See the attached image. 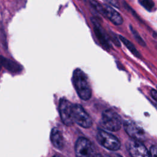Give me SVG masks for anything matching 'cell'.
I'll return each mask as SVG.
<instances>
[{
	"instance_id": "14",
	"label": "cell",
	"mask_w": 157,
	"mask_h": 157,
	"mask_svg": "<svg viewBox=\"0 0 157 157\" xmlns=\"http://www.w3.org/2000/svg\"><path fill=\"white\" fill-rule=\"evenodd\" d=\"M129 29L135 39V40L137 41V42L142 47H145L146 46V43L144 41V40L142 39V37L140 36V35L139 34V33L137 31L136 29H135L132 25H129Z\"/></svg>"
},
{
	"instance_id": "15",
	"label": "cell",
	"mask_w": 157,
	"mask_h": 157,
	"mask_svg": "<svg viewBox=\"0 0 157 157\" xmlns=\"http://www.w3.org/2000/svg\"><path fill=\"white\" fill-rule=\"evenodd\" d=\"M140 4L148 11H152L155 8V3L152 0H140Z\"/></svg>"
},
{
	"instance_id": "3",
	"label": "cell",
	"mask_w": 157,
	"mask_h": 157,
	"mask_svg": "<svg viewBox=\"0 0 157 157\" xmlns=\"http://www.w3.org/2000/svg\"><path fill=\"white\" fill-rule=\"evenodd\" d=\"M96 139L100 145L111 151H117L121 147L120 140L115 136L104 130L98 131Z\"/></svg>"
},
{
	"instance_id": "10",
	"label": "cell",
	"mask_w": 157,
	"mask_h": 157,
	"mask_svg": "<svg viewBox=\"0 0 157 157\" xmlns=\"http://www.w3.org/2000/svg\"><path fill=\"white\" fill-rule=\"evenodd\" d=\"M104 13L103 17H106L115 25H120L123 22L121 15L113 7L107 4H103Z\"/></svg>"
},
{
	"instance_id": "17",
	"label": "cell",
	"mask_w": 157,
	"mask_h": 157,
	"mask_svg": "<svg viewBox=\"0 0 157 157\" xmlns=\"http://www.w3.org/2000/svg\"><path fill=\"white\" fill-rule=\"evenodd\" d=\"M150 157H157V147L152 146L150 150Z\"/></svg>"
},
{
	"instance_id": "4",
	"label": "cell",
	"mask_w": 157,
	"mask_h": 157,
	"mask_svg": "<svg viewBox=\"0 0 157 157\" xmlns=\"http://www.w3.org/2000/svg\"><path fill=\"white\" fill-rule=\"evenodd\" d=\"M72 116L74 121L84 128H89L93 124L91 118L79 104H73Z\"/></svg>"
},
{
	"instance_id": "7",
	"label": "cell",
	"mask_w": 157,
	"mask_h": 157,
	"mask_svg": "<svg viewBox=\"0 0 157 157\" xmlns=\"http://www.w3.org/2000/svg\"><path fill=\"white\" fill-rule=\"evenodd\" d=\"M126 132L132 139L142 142L145 139V132L142 128L131 120H126L124 123Z\"/></svg>"
},
{
	"instance_id": "13",
	"label": "cell",
	"mask_w": 157,
	"mask_h": 157,
	"mask_svg": "<svg viewBox=\"0 0 157 157\" xmlns=\"http://www.w3.org/2000/svg\"><path fill=\"white\" fill-rule=\"evenodd\" d=\"M118 38L133 55H134L137 58H140V53L139 52L137 49L136 48L134 45L131 42H130L129 40H128L126 38H125L121 35H118Z\"/></svg>"
},
{
	"instance_id": "23",
	"label": "cell",
	"mask_w": 157,
	"mask_h": 157,
	"mask_svg": "<svg viewBox=\"0 0 157 157\" xmlns=\"http://www.w3.org/2000/svg\"><path fill=\"white\" fill-rule=\"evenodd\" d=\"M105 157H111V156H110L109 155H106Z\"/></svg>"
},
{
	"instance_id": "19",
	"label": "cell",
	"mask_w": 157,
	"mask_h": 157,
	"mask_svg": "<svg viewBox=\"0 0 157 157\" xmlns=\"http://www.w3.org/2000/svg\"><path fill=\"white\" fill-rule=\"evenodd\" d=\"M153 37L155 38V39H156V40H157V33H153Z\"/></svg>"
},
{
	"instance_id": "22",
	"label": "cell",
	"mask_w": 157,
	"mask_h": 157,
	"mask_svg": "<svg viewBox=\"0 0 157 157\" xmlns=\"http://www.w3.org/2000/svg\"><path fill=\"white\" fill-rule=\"evenodd\" d=\"M52 157H61L60 156H59V155H54L53 156H52Z\"/></svg>"
},
{
	"instance_id": "20",
	"label": "cell",
	"mask_w": 157,
	"mask_h": 157,
	"mask_svg": "<svg viewBox=\"0 0 157 157\" xmlns=\"http://www.w3.org/2000/svg\"><path fill=\"white\" fill-rule=\"evenodd\" d=\"M93 157H103V156H101V155H99V154H94V156H93Z\"/></svg>"
},
{
	"instance_id": "18",
	"label": "cell",
	"mask_w": 157,
	"mask_h": 157,
	"mask_svg": "<svg viewBox=\"0 0 157 157\" xmlns=\"http://www.w3.org/2000/svg\"><path fill=\"white\" fill-rule=\"evenodd\" d=\"M150 94L152 98L157 102V91L154 89H151L150 91Z\"/></svg>"
},
{
	"instance_id": "24",
	"label": "cell",
	"mask_w": 157,
	"mask_h": 157,
	"mask_svg": "<svg viewBox=\"0 0 157 157\" xmlns=\"http://www.w3.org/2000/svg\"><path fill=\"white\" fill-rule=\"evenodd\" d=\"M1 64H0V71H1Z\"/></svg>"
},
{
	"instance_id": "2",
	"label": "cell",
	"mask_w": 157,
	"mask_h": 157,
	"mask_svg": "<svg viewBox=\"0 0 157 157\" xmlns=\"http://www.w3.org/2000/svg\"><path fill=\"white\" fill-rule=\"evenodd\" d=\"M103 126L111 131H117L121 126V119L119 115L112 109H107L102 113Z\"/></svg>"
},
{
	"instance_id": "5",
	"label": "cell",
	"mask_w": 157,
	"mask_h": 157,
	"mask_svg": "<svg viewBox=\"0 0 157 157\" xmlns=\"http://www.w3.org/2000/svg\"><path fill=\"white\" fill-rule=\"evenodd\" d=\"M72 105L68 100L62 98L59 101V112L63 123L68 126H72L74 121L72 116Z\"/></svg>"
},
{
	"instance_id": "16",
	"label": "cell",
	"mask_w": 157,
	"mask_h": 157,
	"mask_svg": "<svg viewBox=\"0 0 157 157\" xmlns=\"http://www.w3.org/2000/svg\"><path fill=\"white\" fill-rule=\"evenodd\" d=\"M103 1L115 7L119 8V7H120L119 2H118V0H103Z\"/></svg>"
},
{
	"instance_id": "8",
	"label": "cell",
	"mask_w": 157,
	"mask_h": 157,
	"mask_svg": "<svg viewBox=\"0 0 157 157\" xmlns=\"http://www.w3.org/2000/svg\"><path fill=\"white\" fill-rule=\"evenodd\" d=\"M127 148L132 157H150L148 150L141 142L130 140L128 142Z\"/></svg>"
},
{
	"instance_id": "12",
	"label": "cell",
	"mask_w": 157,
	"mask_h": 157,
	"mask_svg": "<svg viewBox=\"0 0 157 157\" xmlns=\"http://www.w3.org/2000/svg\"><path fill=\"white\" fill-rule=\"evenodd\" d=\"M0 64L7 70L12 72H18L22 69V67L20 64L8 58H4L2 56H0Z\"/></svg>"
},
{
	"instance_id": "1",
	"label": "cell",
	"mask_w": 157,
	"mask_h": 157,
	"mask_svg": "<svg viewBox=\"0 0 157 157\" xmlns=\"http://www.w3.org/2000/svg\"><path fill=\"white\" fill-rule=\"evenodd\" d=\"M72 83L80 99L87 101L91 97V88L86 74L80 69L74 70L72 74Z\"/></svg>"
},
{
	"instance_id": "21",
	"label": "cell",
	"mask_w": 157,
	"mask_h": 157,
	"mask_svg": "<svg viewBox=\"0 0 157 157\" xmlns=\"http://www.w3.org/2000/svg\"><path fill=\"white\" fill-rule=\"evenodd\" d=\"M113 157H122V156H120V155L116 154V155H113Z\"/></svg>"
},
{
	"instance_id": "9",
	"label": "cell",
	"mask_w": 157,
	"mask_h": 157,
	"mask_svg": "<svg viewBox=\"0 0 157 157\" xmlns=\"http://www.w3.org/2000/svg\"><path fill=\"white\" fill-rule=\"evenodd\" d=\"M93 26V31L94 33V34L99 42V43L101 44V45L105 49H109L110 48L111 45L109 40V38L105 33L104 30L102 28L101 24L97 21V20L94 18H91Z\"/></svg>"
},
{
	"instance_id": "6",
	"label": "cell",
	"mask_w": 157,
	"mask_h": 157,
	"mask_svg": "<svg viewBox=\"0 0 157 157\" xmlns=\"http://www.w3.org/2000/svg\"><path fill=\"white\" fill-rule=\"evenodd\" d=\"M75 152L76 157H93L94 150L89 140L79 137L75 143Z\"/></svg>"
},
{
	"instance_id": "11",
	"label": "cell",
	"mask_w": 157,
	"mask_h": 157,
	"mask_svg": "<svg viewBox=\"0 0 157 157\" xmlns=\"http://www.w3.org/2000/svg\"><path fill=\"white\" fill-rule=\"evenodd\" d=\"M50 140L53 145L61 150L64 147V139L61 131L56 128H53L50 133Z\"/></svg>"
}]
</instances>
